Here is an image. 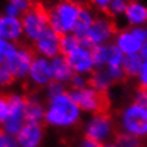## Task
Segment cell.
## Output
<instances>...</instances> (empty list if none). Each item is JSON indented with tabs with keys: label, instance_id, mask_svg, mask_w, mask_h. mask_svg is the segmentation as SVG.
Instances as JSON below:
<instances>
[{
	"label": "cell",
	"instance_id": "83f0119b",
	"mask_svg": "<svg viewBox=\"0 0 147 147\" xmlns=\"http://www.w3.org/2000/svg\"><path fill=\"white\" fill-rule=\"evenodd\" d=\"M9 116V94L0 92V123H4Z\"/></svg>",
	"mask_w": 147,
	"mask_h": 147
},
{
	"label": "cell",
	"instance_id": "277c9868",
	"mask_svg": "<svg viewBox=\"0 0 147 147\" xmlns=\"http://www.w3.org/2000/svg\"><path fill=\"white\" fill-rule=\"evenodd\" d=\"M119 130L136 137H147V109L141 104L132 102L120 113Z\"/></svg>",
	"mask_w": 147,
	"mask_h": 147
},
{
	"label": "cell",
	"instance_id": "5bb4252c",
	"mask_svg": "<svg viewBox=\"0 0 147 147\" xmlns=\"http://www.w3.org/2000/svg\"><path fill=\"white\" fill-rule=\"evenodd\" d=\"M25 123H44L45 109L38 97L28 95L25 96Z\"/></svg>",
	"mask_w": 147,
	"mask_h": 147
},
{
	"label": "cell",
	"instance_id": "d6a6232c",
	"mask_svg": "<svg viewBox=\"0 0 147 147\" xmlns=\"http://www.w3.org/2000/svg\"><path fill=\"white\" fill-rule=\"evenodd\" d=\"M91 3H92V5L95 8L100 10L105 16H109L107 10H109V5H110V3H111V0H91Z\"/></svg>",
	"mask_w": 147,
	"mask_h": 147
},
{
	"label": "cell",
	"instance_id": "2e32d148",
	"mask_svg": "<svg viewBox=\"0 0 147 147\" xmlns=\"http://www.w3.org/2000/svg\"><path fill=\"white\" fill-rule=\"evenodd\" d=\"M87 85L98 91H109L113 85H116V82L110 75L107 67H100L92 70L91 75L87 78Z\"/></svg>",
	"mask_w": 147,
	"mask_h": 147
},
{
	"label": "cell",
	"instance_id": "cb8c5ba5",
	"mask_svg": "<svg viewBox=\"0 0 147 147\" xmlns=\"http://www.w3.org/2000/svg\"><path fill=\"white\" fill-rule=\"evenodd\" d=\"M80 39L75 35L71 34H64L60 35V54L62 56H66L71 51L80 47Z\"/></svg>",
	"mask_w": 147,
	"mask_h": 147
},
{
	"label": "cell",
	"instance_id": "5b68a950",
	"mask_svg": "<svg viewBox=\"0 0 147 147\" xmlns=\"http://www.w3.org/2000/svg\"><path fill=\"white\" fill-rule=\"evenodd\" d=\"M117 32V25L111 18H95L87 32L80 38V45L90 50L96 45H104L113 36H116Z\"/></svg>",
	"mask_w": 147,
	"mask_h": 147
},
{
	"label": "cell",
	"instance_id": "484cf974",
	"mask_svg": "<svg viewBox=\"0 0 147 147\" xmlns=\"http://www.w3.org/2000/svg\"><path fill=\"white\" fill-rule=\"evenodd\" d=\"M128 3H130V0H111V3L109 5V10H107L109 18H113L115 15L123 14Z\"/></svg>",
	"mask_w": 147,
	"mask_h": 147
},
{
	"label": "cell",
	"instance_id": "d4e9b609",
	"mask_svg": "<svg viewBox=\"0 0 147 147\" xmlns=\"http://www.w3.org/2000/svg\"><path fill=\"white\" fill-rule=\"evenodd\" d=\"M91 56H92L94 67L100 69L106 66V46L105 45H96L90 49Z\"/></svg>",
	"mask_w": 147,
	"mask_h": 147
},
{
	"label": "cell",
	"instance_id": "4fadbf2b",
	"mask_svg": "<svg viewBox=\"0 0 147 147\" xmlns=\"http://www.w3.org/2000/svg\"><path fill=\"white\" fill-rule=\"evenodd\" d=\"M72 69V71L78 74H86V72H92L94 70V62L92 56H91V51L85 47H78L66 56H64Z\"/></svg>",
	"mask_w": 147,
	"mask_h": 147
},
{
	"label": "cell",
	"instance_id": "ffe728a7",
	"mask_svg": "<svg viewBox=\"0 0 147 147\" xmlns=\"http://www.w3.org/2000/svg\"><path fill=\"white\" fill-rule=\"evenodd\" d=\"M95 20V16L92 11L90 10V8L87 5H85L82 3V6H81V10L79 13V16H78V20L75 23V26L72 29V32L75 36L78 38H82L84 35L87 32V30L90 29L91 24L94 23Z\"/></svg>",
	"mask_w": 147,
	"mask_h": 147
},
{
	"label": "cell",
	"instance_id": "9c48e42d",
	"mask_svg": "<svg viewBox=\"0 0 147 147\" xmlns=\"http://www.w3.org/2000/svg\"><path fill=\"white\" fill-rule=\"evenodd\" d=\"M35 54L36 53L34 51V47L26 45L19 46L16 47L15 53L8 57L5 65L15 76V79H24L29 74L32 60L36 57Z\"/></svg>",
	"mask_w": 147,
	"mask_h": 147
},
{
	"label": "cell",
	"instance_id": "ac0fdd59",
	"mask_svg": "<svg viewBox=\"0 0 147 147\" xmlns=\"http://www.w3.org/2000/svg\"><path fill=\"white\" fill-rule=\"evenodd\" d=\"M51 70H53V78L59 82H69L74 76V71L67 64L66 59L62 55L54 57L51 60Z\"/></svg>",
	"mask_w": 147,
	"mask_h": 147
},
{
	"label": "cell",
	"instance_id": "4dcf8cb0",
	"mask_svg": "<svg viewBox=\"0 0 147 147\" xmlns=\"http://www.w3.org/2000/svg\"><path fill=\"white\" fill-rule=\"evenodd\" d=\"M9 4L15 6V8L19 10L20 14H24L25 11H28V10L31 8L34 1H32V0H9Z\"/></svg>",
	"mask_w": 147,
	"mask_h": 147
},
{
	"label": "cell",
	"instance_id": "8992f818",
	"mask_svg": "<svg viewBox=\"0 0 147 147\" xmlns=\"http://www.w3.org/2000/svg\"><path fill=\"white\" fill-rule=\"evenodd\" d=\"M21 25L26 38L35 41L41 32L49 28V9L40 3H34L31 8L23 14Z\"/></svg>",
	"mask_w": 147,
	"mask_h": 147
},
{
	"label": "cell",
	"instance_id": "f35d334b",
	"mask_svg": "<svg viewBox=\"0 0 147 147\" xmlns=\"http://www.w3.org/2000/svg\"><path fill=\"white\" fill-rule=\"evenodd\" d=\"M140 56L142 57V60H146L147 61V41L142 44L141 50H140Z\"/></svg>",
	"mask_w": 147,
	"mask_h": 147
},
{
	"label": "cell",
	"instance_id": "e0dca14e",
	"mask_svg": "<svg viewBox=\"0 0 147 147\" xmlns=\"http://www.w3.org/2000/svg\"><path fill=\"white\" fill-rule=\"evenodd\" d=\"M116 46L123 54L132 55L141 50L142 42L132 34L131 30H121L116 35Z\"/></svg>",
	"mask_w": 147,
	"mask_h": 147
},
{
	"label": "cell",
	"instance_id": "603a6c76",
	"mask_svg": "<svg viewBox=\"0 0 147 147\" xmlns=\"http://www.w3.org/2000/svg\"><path fill=\"white\" fill-rule=\"evenodd\" d=\"M106 46V66L107 67H113V66H121L123 61V53L116 44H107Z\"/></svg>",
	"mask_w": 147,
	"mask_h": 147
},
{
	"label": "cell",
	"instance_id": "f546056e",
	"mask_svg": "<svg viewBox=\"0 0 147 147\" xmlns=\"http://www.w3.org/2000/svg\"><path fill=\"white\" fill-rule=\"evenodd\" d=\"M70 87L71 90H81V89H85V87H89L87 85V78L84 76L82 74H74V76L70 80Z\"/></svg>",
	"mask_w": 147,
	"mask_h": 147
},
{
	"label": "cell",
	"instance_id": "1f68e13d",
	"mask_svg": "<svg viewBox=\"0 0 147 147\" xmlns=\"http://www.w3.org/2000/svg\"><path fill=\"white\" fill-rule=\"evenodd\" d=\"M134 102L141 104L147 109V89H142V87L137 86L135 92V97H134Z\"/></svg>",
	"mask_w": 147,
	"mask_h": 147
},
{
	"label": "cell",
	"instance_id": "7c38bea8",
	"mask_svg": "<svg viewBox=\"0 0 147 147\" xmlns=\"http://www.w3.org/2000/svg\"><path fill=\"white\" fill-rule=\"evenodd\" d=\"M45 123H25L15 136L19 147H39L44 140Z\"/></svg>",
	"mask_w": 147,
	"mask_h": 147
},
{
	"label": "cell",
	"instance_id": "4316f807",
	"mask_svg": "<svg viewBox=\"0 0 147 147\" xmlns=\"http://www.w3.org/2000/svg\"><path fill=\"white\" fill-rule=\"evenodd\" d=\"M15 82V76L8 69L5 64L0 65V87H8L11 86Z\"/></svg>",
	"mask_w": 147,
	"mask_h": 147
},
{
	"label": "cell",
	"instance_id": "30bf717a",
	"mask_svg": "<svg viewBox=\"0 0 147 147\" xmlns=\"http://www.w3.org/2000/svg\"><path fill=\"white\" fill-rule=\"evenodd\" d=\"M34 51L39 53L44 57L54 59L60 55V35L53 29L46 28L41 35L35 40Z\"/></svg>",
	"mask_w": 147,
	"mask_h": 147
},
{
	"label": "cell",
	"instance_id": "e575fe53",
	"mask_svg": "<svg viewBox=\"0 0 147 147\" xmlns=\"http://www.w3.org/2000/svg\"><path fill=\"white\" fill-rule=\"evenodd\" d=\"M131 31L142 44L147 41V30L146 29H143V28H134V29H131Z\"/></svg>",
	"mask_w": 147,
	"mask_h": 147
},
{
	"label": "cell",
	"instance_id": "d6986e66",
	"mask_svg": "<svg viewBox=\"0 0 147 147\" xmlns=\"http://www.w3.org/2000/svg\"><path fill=\"white\" fill-rule=\"evenodd\" d=\"M125 18L131 25H142L147 23V8L138 1H130L125 10Z\"/></svg>",
	"mask_w": 147,
	"mask_h": 147
},
{
	"label": "cell",
	"instance_id": "8fae6325",
	"mask_svg": "<svg viewBox=\"0 0 147 147\" xmlns=\"http://www.w3.org/2000/svg\"><path fill=\"white\" fill-rule=\"evenodd\" d=\"M29 80L34 85L35 89H40L42 86H47L53 81V70L51 61L45 57H35L29 69Z\"/></svg>",
	"mask_w": 147,
	"mask_h": 147
},
{
	"label": "cell",
	"instance_id": "f1b7e54d",
	"mask_svg": "<svg viewBox=\"0 0 147 147\" xmlns=\"http://www.w3.org/2000/svg\"><path fill=\"white\" fill-rule=\"evenodd\" d=\"M46 90H47V96H49V98L55 97V96H57V95H61V94L66 92L65 85L62 82L56 81V80H53V81L46 86Z\"/></svg>",
	"mask_w": 147,
	"mask_h": 147
},
{
	"label": "cell",
	"instance_id": "836d02e7",
	"mask_svg": "<svg viewBox=\"0 0 147 147\" xmlns=\"http://www.w3.org/2000/svg\"><path fill=\"white\" fill-rule=\"evenodd\" d=\"M138 87L142 89H147V61L142 64L141 71L138 75Z\"/></svg>",
	"mask_w": 147,
	"mask_h": 147
},
{
	"label": "cell",
	"instance_id": "7402d4cb",
	"mask_svg": "<svg viewBox=\"0 0 147 147\" xmlns=\"http://www.w3.org/2000/svg\"><path fill=\"white\" fill-rule=\"evenodd\" d=\"M113 143L119 147H143V141L142 138L136 137L134 135H130L127 132H123L117 128V131L113 135Z\"/></svg>",
	"mask_w": 147,
	"mask_h": 147
},
{
	"label": "cell",
	"instance_id": "44dd1931",
	"mask_svg": "<svg viewBox=\"0 0 147 147\" xmlns=\"http://www.w3.org/2000/svg\"><path fill=\"white\" fill-rule=\"evenodd\" d=\"M142 57L138 54H132V55H126L122 61V70L125 74L126 80L128 79H136L138 78L140 71L142 67Z\"/></svg>",
	"mask_w": 147,
	"mask_h": 147
},
{
	"label": "cell",
	"instance_id": "ba28073f",
	"mask_svg": "<svg viewBox=\"0 0 147 147\" xmlns=\"http://www.w3.org/2000/svg\"><path fill=\"white\" fill-rule=\"evenodd\" d=\"M25 96L9 94V116L3 123V130L10 136H16L25 125Z\"/></svg>",
	"mask_w": 147,
	"mask_h": 147
},
{
	"label": "cell",
	"instance_id": "9a60e30c",
	"mask_svg": "<svg viewBox=\"0 0 147 147\" xmlns=\"http://www.w3.org/2000/svg\"><path fill=\"white\" fill-rule=\"evenodd\" d=\"M21 20L18 18L3 16L0 18V38L6 41H16L23 35Z\"/></svg>",
	"mask_w": 147,
	"mask_h": 147
},
{
	"label": "cell",
	"instance_id": "74e56055",
	"mask_svg": "<svg viewBox=\"0 0 147 147\" xmlns=\"http://www.w3.org/2000/svg\"><path fill=\"white\" fill-rule=\"evenodd\" d=\"M5 13H6V16H11V18H16L20 14L19 10L15 6H13L11 4H8L5 6Z\"/></svg>",
	"mask_w": 147,
	"mask_h": 147
},
{
	"label": "cell",
	"instance_id": "b9f144b4",
	"mask_svg": "<svg viewBox=\"0 0 147 147\" xmlns=\"http://www.w3.org/2000/svg\"><path fill=\"white\" fill-rule=\"evenodd\" d=\"M76 1H78V3H82L84 0H76Z\"/></svg>",
	"mask_w": 147,
	"mask_h": 147
},
{
	"label": "cell",
	"instance_id": "8d00e7d4",
	"mask_svg": "<svg viewBox=\"0 0 147 147\" xmlns=\"http://www.w3.org/2000/svg\"><path fill=\"white\" fill-rule=\"evenodd\" d=\"M10 137H11V136L6 134V132L3 130V127H0V147H6L8 146Z\"/></svg>",
	"mask_w": 147,
	"mask_h": 147
},
{
	"label": "cell",
	"instance_id": "3957f363",
	"mask_svg": "<svg viewBox=\"0 0 147 147\" xmlns=\"http://www.w3.org/2000/svg\"><path fill=\"white\" fill-rule=\"evenodd\" d=\"M70 95L82 111L92 112L94 115L111 112V98L109 91H98L92 87H85L81 90H71Z\"/></svg>",
	"mask_w": 147,
	"mask_h": 147
},
{
	"label": "cell",
	"instance_id": "7a4b0ae2",
	"mask_svg": "<svg viewBox=\"0 0 147 147\" xmlns=\"http://www.w3.org/2000/svg\"><path fill=\"white\" fill-rule=\"evenodd\" d=\"M82 3L76 0H61L54 8L49 9V28L59 35L72 31L81 10Z\"/></svg>",
	"mask_w": 147,
	"mask_h": 147
},
{
	"label": "cell",
	"instance_id": "52a82bcc",
	"mask_svg": "<svg viewBox=\"0 0 147 147\" xmlns=\"http://www.w3.org/2000/svg\"><path fill=\"white\" fill-rule=\"evenodd\" d=\"M116 131L117 127L115 123V117L111 115V112L94 115L87 121L84 128L85 137H89L98 143H104L105 141L112 138Z\"/></svg>",
	"mask_w": 147,
	"mask_h": 147
},
{
	"label": "cell",
	"instance_id": "ab89813d",
	"mask_svg": "<svg viewBox=\"0 0 147 147\" xmlns=\"http://www.w3.org/2000/svg\"><path fill=\"white\" fill-rule=\"evenodd\" d=\"M6 62V56L4 54L1 53V51H0V65H3V64H5Z\"/></svg>",
	"mask_w": 147,
	"mask_h": 147
},
{
	"label": "cell",
	"instance_id": "6da1fadb",
	"mask_svg": "<svg viewBox=\"0 0 147 147\" xmlns=\"http://www.w3.org/2000/svg\"><path fill=\"white\" fill-rule=\"evenodd\" d=\"M80 111L70 92L66 91L49 98V109L45 111L44 123L55 127L75 126L80 120Z\"/></svg>",
	"mask_w": 147,
	"mask_h": 147
},
{
	"label": "cell",
	"instance_id": "d590c367",
	"mask_svg": "<svg viewBox=\"0 0 147 147\" xmlns=\"http://www.w3.org/2000/svg\"><path fill=\"white\" fill-rule=\"evenodd\" d=\"M102 146H104V143H98L96 141H94V140L84 136V138H82V141L80 142L79 147H102Z\"/></svg>",
	"mask_w": 147,
	"mask_h": 147
},
{
	"label": "cell",
	"instance_id": "60d3db41",
	"mask_svg": "<svg viewBox=\"0 0 147 147\" xmlns=\"http://www.w3.org/2000/svg\"><path fill=\"white\" fill-rule=\"evenodd\" d=\"M102 147H119V146L115 145V143H107V145H104Z\"/></svg>",
	"mask_w": 147,
	"mask_h": 147
}]
</instances>
